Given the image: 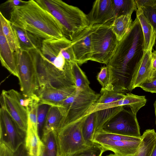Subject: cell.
<instances>
[{
    "label": "cell",
    "instance_id": "cell-35",
    "mask_svg": "<svg viewBox=\"0 0 156 156\" xmlns=\"http://www.w3.org/2000/svg\"><path fill=\"white\" fill-rule=\"evenodd\" d=\"M27 2L21 0H9L2 4L0 7L3 9L11 10L14 7L23 5Z\"/></svg>",
    "mask_w": 156,
    "mask_h": 156
},
{
    "label": "cell",
    "instance_id": "cell-24",
    "mask_svg": "<svg viewBox=\"0 0 156 156\" xmlns=\"http://www.w3.org/2000/svg\"><path fill=\"white\" fill-rule=\"evenodd\" d=\"M43 144L37 132L27 127L25 145L28 154L30 156H39Z\"/></svg>",
    "mask_w": 156,
    "mask_h": 156
},
{
    "label": "cell",
    "instance_id": "cell-21",
    "mask_svg": "<svg viewBox=\"0 0 156 156\" xmlns=\"http://www.w3.org/2000/svg\"><path fill=\"white\" fill-rule=\"evenodd\" d=\"M144 96H139L130 93H126L123 98L109 103L111 107L126 106L129 108L131 111L136 115L138 111L144 106L147 102Z\"/></svg>",
    "mask_w": 156,
    "mask_h": 156
},
{
    "label": "cell",
    "instance_id": "cell-7",
    "mask_svg": "<svg viewBox=\"0 0 156 156\" xmlns=\"http://www.w3.org/2000/svg\"><path fill=\"white\" fill-rule=\"evenodd\" d=\"M141 140V137H132L100 131L95 133L93 142L102 146L105 151H110L120 156H134Z\"/></svg>",
    "mask_w": 156,
    "mask_h": 156
},
{
    "label": "cell",
    "instance_id": "cell-40",
    "mask_svg": "<svg viewBox=\"0 0 156 156\" xmlns=\"http://www.w3.org/2000/svg\"><path fill=\"white\" fill-rule=\"evenodd\" d=\"M39 156H48L46 153L45 147L43 144L41 147Z\"/></svg>",
    "mask_w": 156,
    "mask_h": 156
},
{
    "label": "cell",
    "instance_id": "cell-41",
    "mask_svg": "<svg viewBox=\"0 0 156 156\" xmlns=\"http://www.w3.org/2000/svg\"><path fill=\"white\" fill-rule=\"evenodd\" d=\"M151 156H156V145L153 151Z\"/></svg>",
    "mask_w": 156,
    "mask_h": 156
},
{
    "label": "cell",
    "instance_id": "cell-14",
    "mask_svg": "<svg viewBox=\"0 0 156 156\" xmlns=\"http://www.w3.org/2000/svg\"><path fill=\"white\" fill-rule=\"evenodd\" d=\"M76 89L75 86L60 88L43 87L39 88L36 95L40 103L58 107Z\"/></svg>",
    "mask_w": 156,
    "mask_h": 156
},
{
    "label": "cell",
    "instance_id": "cell-25",
    "mask_svg": "<svg viewBox=\"0 0 156 156\" xmlns=\"http://www.w3.org/2000/svg\"><path fill=\"white\" fill-rule=\"evenodd\" d=\"M133 22L131 16L124 15L116 17L112 23V30L119 41L128 32Z\"/></svg>",
    "mask_w": 156,
    "mask_h": 156
},
{
    "label": "cell",
    "instance_id": "cell-22",
    "mask_svg": "<svg viewBox=\"0 0 156 156\" xmlns=\"http://www.w3.org/2000/svg\"><path fill=\"white\" fill-rule=\"evenodd\" d=\"M0 27L10 47L14 52H19L20 48L18 36L12 24L0 12Z\"/></svg>",
    "mask_w": 156,
    "mask_h": 156
},
{
    "label": "cell",
    "instance_id": "cell-31",
    "mask_svg": "<svg viewBox=\"0 0 156 156\" xmlns=\"http://www.w3.org/2000/svg\"><path fill=\"white\" fill-rule=\"evenodd\" d=\"M50 106L39 102L38 105L37 113V132L41 139L43 135L46 117Z\"/></svg>",
    "mask_w": 156,
    "mask_h": 156
},
{
    "label": "cell",
    "instance_id": "cell-10",
    "mask_svg": "<svg viewBox=\"0 0 156 156\" xmlns=\"http://www.w3.org/2000/svg\"><path fill=\"white\" fill-rule=\"evenodd\" d=\"M100 131L132 137H141L136 115L124 108L108 120Z\"/></svg>",
    "mask_w": 156,
    "mask_h": 156
},
{
    "label": "cell",
    "instance_id": "cell-20",
    "mask_svg": "<svg viewBox=\"0 0 156 156\" xmlns=\"http://www.w3.org/2000/svg\"><path fill=\"white\" fill-rule=\"evenodd\" d=\"M65 118L58 107L50 106L46 117L43 135L52 131L57 132L62 127Z\"/></svg>",
    "mask_w": 156,
    "mask_h": 156
},
{
    "label": "cell",
    "instance_id": "cell-39",
    "mask_svg": "<svg viewBox=\"0 0 156 156\" xmlns=\"http://www.w3.org/2000/svg\"><path fill=\"white\" fill-rule=\"evenodd\" d=\"M151 61V80L156 73V50L152 52Z\"/></svg>",
    "mask_w": 156,
    "mask_h": 156
},
{
    "label": "cell",
    "instance_id": "cell-19",
    "mask_svg": "<svg viewBox=\"0 0 156 156\" xmlns=\"http://www.w3.org/2000/svg\"><path fill=\"white\" fill-rule=\"evenodd\" d=\"M13 26L18 36L21 50L30 52L41 50L42 39L26 30Z\"/></svg>",
    "mask_w": 156,
    "mask_h": 156
},
{
    "label": "cell",
    "instance_id": "cell-15",
    "mask_svg": "<svg viewBox=\"0 0 156 156\" xmlns=\"http://www.w3.org/2000/svg\"><path fill=\"white\" fill-rule=\"evenodd\" d=\"M90 25L112 23L116 18L112 0H97L87 15Z\"/></svg>",
    "mask_w": 156,
    "mask_h": 156
},
{
    "label": "cell",
    "instance_id": "cell-42",
    "mask_svg": "<svg viewBox=\"0 0 156 156\" xmlns=\"http://www.w3.org/2000/svg\"><path fill=\"white\" fill-rule=\"evenodd\" d=\"M154 110H155V123H156V100L155 101L154 104Z\"/></svg>",
    "mask_w": 156,
    "mask_h": 156
},
{
    "label": "cell",
    "instance_id": "cell-9",
    "mask_svg": "<svg viewBox=\"0 0 156 156\" xmlns=\"http://www.w3.org/2000/svg\"><path fill=\"white\" fill-rule=\"evenodd\" d=\"M87 115L63 126L57 132L59 156H70L89 146L85 144L82 134V128Z\"/></svg>",
    "mask_w": 156,
    "mask_h": 156
},
{
    "label": "cell",
    "instance_id": "cell-2",
    "mask_svg": "<svg viewBox=\"0 0 156 156\" xmlns=\"http://www.w3.org/2000/svg\"><path fill=\"white\" fill-rule=\"evenodd\" d=\"M9 21L15 27L26 30L43 40L65 37L62 26L50 13L31 0L11 11Z\"/></svg>",
    "mask_w": 156,
    "mask_h": 156
},
{
    "label": "cell",
    "instance_id": "cell-13",
    "mask_svg": "<svg viewBox=\"0 0 156 156\" xmlns=\"http://www.w3.org/2000/svg\"><path fill=\"white\" fill-rule=\"evenodd\" d=\"M92 25L83 30L71 41L75 61L78 65H82L90 60L92 55L91 40Z\"/></svg>",
    "mask_w": 156,
    "mask_h": 156
},
{
    "label": "cell",
    "instance_id": "cell-23",
    "mask_svg": "<svg viewBox=\"0 0 156 156\" xmlns=\"http://www.w3.org/2000/svg\"><path fill=\"white\" fill-rule=\"evenodd\" d=\"M138 151L134 156H151L156 145V132L154 129H147L141 136Z\"/></svg>",
    "mask_w": 156,
    "mask_h": 156
},
{
    "label": "cell",
    "instance_id": "cell-12",
    "mask_svg": "<svg viewBox=\"0 0 156 156\" xmlns=\"http://www.w3.org/2000/svg\"><path fill=\"white\" fill-rule=\"evenodd\" d=\"M0 103L1 108L8 113L22 130L26 132L28 121L27 108L17 99L13 89L2 91L0 96Z\"/></svg>",
    "mask_w": 156,
    "mask_h": 156
},
{
    "label": "cell",
    "instance_id": "cell-29",
    "mask_svg": "<svg viewBox=\"0 0 156 156\" xmlns=\"http://www.w3.org/2000/svg\"><path fill=\"white\" fill-rule=\"evenodd\" d=\"M70 63L72 73L76 89L84 90L90 88L89 81L79 65L75 62Z\"/></svg>",
    "mask_w": 156,
    "mask_h": 156
},
{
    "label": "cell",
    "instance_id": "cell-32",
    "mask_svg": "<svg viewBox=\"0 0 156 156\" xmlns=\"http://www.w3.org/2000/svg\"><path fill=\"white\" fill-rule=\"evenodd\" d=\"M105 151L102 146L94 143L92 145L76 152L70 156H102Z\"/></svg>",
    "mask_w": 156,
    "mask_h": 156
},
{
    "label": "cell",
    "instance_id": "cell-11",
    "mask_svg": "<svg viewBox=\"0 0 156 156\" xmlns=\"http://www.w3.org/2000/svg\"><path fill=\"white\" fill-rule=\"evenodd\" d=\"M0 143H2L14 152L25 143L26 132L22 130L4 109L0 110Z\"/></svg>",
    "mask_w": 156,
    "mask_h": 156
},
{
    "label": "cell",
    "instance_id": "cell-27",
    "mask_svg": "<svg viewBox=\"0 0 156 156\" xmlns=\"http://www.w3.org/2000/svg\"><path fill=\"white\" fill-rule=\"evenodd\" d=\"M116 18L121 16L131 15L137 9L134 0H112Z\"/></svg>",
    "mask_w": 156,
    "mask_h": 156
},
{
    "label": "cell",
    "instance_id": "cell-16",
    "mask_svg": "<svg viewBox=\"0 0 156 156\" xmlns=\"http://www.w3.org/2000/svg\"><path fill=\"white\" fill-rule=\"evenodd\" d=\"M152 52L150 50L144 51L143 56L132 74L128 88L129 91L140 87L144 83L151 80Z\"/></svg>",
    "mask_w": 156,
    "mask_h": 156
},
{
    "label": "cell",
    "instance_id": "cell-1",
    "mask_svg": "<svg viewBox=\"0 0 156 156\" xmlns=\"http://www.w3.org/2000/svg\"><path fill=\"white\" fill-rule=\"evenodd\" d=\"M144 37L140 23L136 18L128 32L119 41L115 52L106 66L109 74L105 90L125 94L136 65L144 53Z\"/></svg>",
    "mask_w": 156,
    "mask_h": 156
},
{
    "label": "cell",
    "instance_id": "cell-30",
    "mask_svg": "<svg viewBox=\"0 0 156 156\" xmlns=\"http://www.w3.org/2000/svg\"><path fill=\"white\" fill-rule=\"evenodd\" d=\"M100 96L93 106L108 104L119 100L123 98L125 94L107 90H101Z\"/></svg>",
    "mask_w": 156,
    "mask_h": 156
},
{
    "label": "cell",
    "instance_id": "cell-34",
    "mask_svg": "<svg viewBox=\"0 0 156 156\" xmlns=\"http://www.w3.org/2000/svg\"><path fill=\"white\" fill-rule=\"evenodd\" d=\"M140 8L156 31V8L144 7Z\"/></svg>",
    "mask_w": 156,
    "mask_h": 156
},
{
    "label": "cell",
    "instance_id": "cell-8",
    "mask_svg": "<svg viewBox=\"0 0 156 156\" xmlns=\"http://www.w3.org/2000/svg\"><path fill=\"white\" fill-rule=\"evenodd\" d=\"M20 90L26 97L36 95L39 88L36 66L30 52L20 50L15 52Z\"/></svg>",
    "mask_w": 156,
    "mask_h": 156
},
{
    "label": "cell",
    "instance_id": "cell-44",
    "mask_svg": "<svg viewBox=\"0 0 156 156\" xmlns=\"http://www.w3.org/2000/svg\"><path fill=\"white\" fill-rule=\"evenodd\" d=\"M156 79V73H155L154 74V77L152 79V80H153V79Z\"/></svg>",
    "mask_w": 156,
    "mask_h": 156
},
{
    "label": "cell",
    "instance_id": "cell-6",
    "mask_svg": "<svg viewBox=\"0 0 156 156\" xmlns=\"http://www.w3.org/2000/svg\"><path fill=\"white\" fill-rule=\"evenodd\" d=\"M100 96V94H96L91 88L84 90L76 89L58 107L65 116L62 127L87 115Z\"/></svg>",
    "mask_w": 156,
    "mask_h": 156
},
{
    "label": "cell",
    "instance_id": "cell-37",
    "mask_svg": "<svg viewBox=\"0 0 156 156\" xmlns=\"http://www.w3.org/2000/svg\"><path fill=\"white\" fill-rule=\"evenodd\" d=\"M137 9L148 7L156 8V0H134Z\"/></svg>",
    "mask_w": 156,
    "mask_h": 156
},
{
    "label": "cell",
    "instance_id": "cell-28",
    "mask_svg": "<svg viewBox=\"0 0 156 156\" xmlns=\"http://www.w3.org/2000/svg\"><path fill=\"white\" fill-rule=\"evenodd\" d=\"M41 140L45 146L48 156H59V148L56 132L52 131L43 135Z\"/></svg>",
    "mask_w": 156,
    "mask_h": 156
},
{
    "label": "cell",
    "instance_id": "cell-38",
    "mask_svg": "<svg viewBox=\"0 0 156 156\" xmlns=\"http://www.w3.org/2000/svg\"><path fill=\"white\" fill-rule=\"evenodd\" d=\"M0 156H16L15 153L4 144L0 143Z\"/></svg>",
    "mask_w": 156,
    "mask_h": 156
},
{
    "label": "cell",
    "instance_id": "cell-18",
    "mask_svg": "<svg viewBox=\"0 0 156 156\" xmlns=\"http://www.w3.org/2000/svg\"><path fill=\"white\" fill-rule=\"evenodd\" d=\"M136 15V18L140 23L143 34L144 51H152L155 44L156 31L145 16L141 9H137Z\"/></svg>",
    "mask_w": 156,
    "mask_h": 156
},
{
    "label": "cell",
    "instance_id": "cell-17",
    "mask_svg": "<svg viewBox=\"0 0 156 156\" xmlns=\"http://www.w3.org/2000/svg\"><path fill=\"white\" fill-rule=\"evenodd\" d=\"M0 59L2 66L11 74L19 78L16 61L14 52L0 27Z\"/></svg>",
    "mask_w": 156,
    "mask_h": 156
},
{
    "label": "cell",
    "instance_id": "cell-3",
    "mask_svg": "<svg viewBox=\"0 0 156 156\" xmlns=\"http://www.w3.org/2000/svg\"><path fill=\"white\" fill-rule=\"evenodd\" d=\"M60 23L65 37L73 40L90 24L86 14L78 7L61 0H36Z\"/></svg>",
    "mask_w": 156,
    "mask_h": 156
},
{
    "label": "cell",
    "instance_id": "cell-4",
    "mask_svg": "<svg viewBox=\"0 0 156 156\" xmlns=\"http://www.w3.org/2000/svg\"><path fill=\"white\" fill-rule=\"evenodd\" d=\"M29 52L36 66L39 88L75 86L72 72L67 73L57 68L44 57L40 50Z\"/></svg>",
    "mask_w": 156,
    "mask_h": 156
},
{
    "label": "cell",
    "instance_id": "cell-45",
    "mask_svg": "<svg viewBox=\"0 0 156 156\" xmlns=\"http://www.w3.org/2000/svg\"><path fill=\"white\" fill-rule=\"evenodd\" d=\"M28 156H30L28 154Z\"/></svg>",
    "mask_w": 156,
    "mask_h": 156
},
{
    "label": "cell",
    "instance_id": "cell-5",
    "mask_svg": "<svg viewBox=\"0 0 156 156\" xmlns=\"http://www.w3.org/2000/svg\"><path fill=\"white\" fill-rule=\"evenodd\" d=\"M112 23L92 26L90 60L106 65L114 54L119 41L112 30Z\"/></svg>",
    "mask_w": 156,
    "mask_h": 156
},
{
    "label": "cell",
    "instance_id": "cell-43",
    "mask_svg": "<svg viewBox=\"0 0 156 156\" xmlns=\"http://www.w3.org/2000/svg\"><path fill=\"white\" fill-rule=\"evenodd\" d=\"M106 156H120L117 155V154H110L109 155H107Z\"/></svg>",
    "mask_w": 156,
    "mask_h": 156
},
{
    "label": "cell",
    "instance_id": "cell-36",
    "mask_svg": "<svg viewBox=\"0 0 156 156\" xmlns=\"http://www.w3.org/2000/svg\"><path fill=\"white\" fill-rule=\"evenodd\" d=\"M140 87L146 92L156 93V79L144 83Z\"/></svg>",
    "mask_w": 156,
    "mask_h": 156
},
{
    "label": "cell",
    "instance_id": "cell-33",
    "mask_svg": "<svg viewBox=\"0 0 156 156\" xmlns=\"http://www.w3.org/2000/svg\"><path fill=\"white\" fill-rule=\"evenodd\" d=\"M97 80L102 86L101 90H105L108 87L109 80V71L108 67H102L97 76Z\"/></svg>",
    "mask_w": 156,
    "mask_h": 156
},
{
    "label": "cell",
    "instance_id": "cell-26",
    "mask_svg": "<svg viewBox=\"0 0 156 156\" xmlns=\"http://www.w3.org/2000/svg\"><path fill=\"white\" fill-rule=\"evenodd\" d=\"M96 115L95 112L88 114L82 128V134L85 144L88 146L92 145L95 133Z\"/></svg>",
    "mask_w": 156,
    "mask_h": 156
}]
</instances>
